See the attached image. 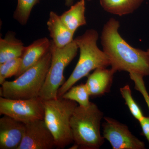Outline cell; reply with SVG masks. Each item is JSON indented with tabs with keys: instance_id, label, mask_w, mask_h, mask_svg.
<instances>
[{
	"instance_id": "obj_1",
	"label": "cell",
	"mask_w": 149,
	"mask_h": 149,
	"mask_svg": "<svg viewBox=\"0 0 149 149\" xmlns=\"http://www.w3.org/2000/svg\"><path fill=\"white\" fill-rule=\"evenodd\" d=\"M120 23L110 18L104 25L100 36L102 50L116 72L125 71L142 76L149 75V54L147 51L135 48L120 35Z\"/></svg>"
},
{
	"instance_id": "obj_2",
	"label": "cell",
	"mask_w": 149,
	"mask_h": 149,
	"mask_svg": "<svg viewBox=\"0 0 149 149\" xmlns=\"http://www.w3.org/2000/svg\"><path fill=\"white\" fill-rule=\"evenodd\" d=\"M99 37L97 30L89 29L74 39L80 50L79 60L69 78L58 89V97H61L77 81L88 75L92 70L110 66L107 56L97 45Z\"/></svg>"
},
{
	"instance_id": "obj_3",
	"label": "cell",
	"mask_w": 149,
	"mask_h": 149,
	"mask_svg": "<svg viewBox=\"0 0 149 149\" xmlns=\"http://www.w3.org/2000/svg\"><path fill=\"white\" fill-rule=\"evenodd\" d=\"M103 113L95 104L88 107L77 106L70 119L73 142L78 149H98L105 139L101 133Z\"/></svg>"
},
{
	"instance_id": "obj_4",
	"label": "cell",
	"mask_w": 149,
	"mask_h": 149,
	"mask_svg": "<svg viewBox=\"0 0 149 149\" xmlns=\"http://www.w3.org/2000/svg\"><path fill=\"white\" fill-rule=\"evenodd\" d=\"M50 50L36 64L13 81H6L0 96L6 98L26 100L39 97L50 65Z\"/></svg>"
},
{
	"instance_id": "obj_5",
	"label": "cell",
	"mask_w": 149,
	"mask_h": 149,
	"mask_svg": "<svg viewBox=\"0 0 149 149\" xmlns=\"http://www.w3.org/2000/svg\"><path fill=\"white\" fill-rule=\"evenodd\" d=\"M44 120L53 135L56 148L64 149L73 142L70 119L77 103L58 97L44 100Z\"/></svg>"
},
{
	"instance_id": "obj_6",
	"label": "cell",
	"mask_w": 149,
	"mask_h": 149,
	"mask_svg": "<svg viewBox=\"0 0 149 149\" xmlns=\"http://www.w3.org/2000/svg\"><path fill=\"white\" fill-rule=\"evenodd\" d=\"M78 50L74 40L61 48L56 47L52 41L50 65L39 95L43 100L57 98L58 89L65 82V69L77 55Z\"/></svg>"
},
{
	"instance_id": "obj_7",
	"label": "cell",
	"mask_w": 149,
	"mask_h": 149,
	"mask_svg": "<svg viewBox=\"0 0 149 149\" xmlns=\"http://www.w3.org/2000/svg\"><path fill=\"white\" fill-rule=\"evenodd\" d=\"M44 100L41 97L26 100L0 97V114L27 124L37 120H44Z\"/></svg>"
},
{
	"instance_id": "obj_8",
	"label": "cell",
	"mask_w": 149,
	"mask_h": 149,
	"mask_svg": "<svg viewBox=\"0 0 149 149\" xmlns=\"http://www.w3.org/2000/svg\"><path fill=\"white\" fill-rule=\"evenodd\" d=\"M102 136L113 149H145L143 141L133 135L128 126L109 117H104Z\"/></svg>"
},
{
	"instance_id": "obj_9",
	"label": "cell",
	"mask_w": 149,
	"mask_h": 149,
	"mask_svg": "<svg viewBox=\"0 0 149 149\" xmlns=\"http://www.w3.org/2000/svg\"><path fill=\"white\" fill-rule=\"evenodd\" d=\"M56 148L55 141L44 120L25 124L23 139L17 149Z\"/></svg>"
},
{
	"instance_id": "obj_10",
	"label": "cell",
	"mask_w": 149,
	"mask_h": 149,
	"mask_svg": "<svg viewBox=\"0 0 149 149\" xmlns=\"http://www.w3.org/2000/svg\"><path fill=\"white\" fill-rule=\"evenodd\" d=\"M24 130V123L4 115L0 118V149H17Z\"/></svg>"
},
{
	"instance_id": "obj_11",
	"label": "cell",
	"mask_w": 149,
	"mask_h": 149,
	"mask_svg": "<svg viewBox=\"0 0 149 149\" xmlns=\"http://www.w3.org/2000/svg\"><path fill=\"white\" fill-rule=\"evenodd\" d=\"M51 45L52 41L45 37L35 40L25 47L21 57V65L16 77H18L40 61L50 50Z\"/></svg>"
},
{
	"instance_id": "obj_12",
	"label": "cell",
	"mask_w": 149,
	"mask_h": 149,
	"mask_svg": "<svg viewBox=\"0 0 149 149\" xmlns=\"http://www.w3.org/2000/svg\"><path fill=\"white\" fill-rule=\"evenodd\" d=\"M115 73L111 68H100L94 70L85 83L91 96L100 97L109 92Z\"/></svg>"
},
{
	"instance_id": "obj_13",
	"label": "cell",
	"mask_w": 149,
	"mask_h": 149,
	"mask_svg": "<svg viewBox=\"0 0 149 149\" xmlns=\"http://www.w3.org/2000/svg\"><path fill=\"white\" fill-rule=\"evenodd\" d=\"M47 26L52 41L56 47H65L74 40V33L71 32L61 20L60 16L51 11L47 22Z\"/></svg>"
},
{
	"instance_id": "obj_14",
	"label": "cell",
	"mask_w": 149,
	"mask_h": 149,
	"mask_svg": "<svg viewBox=\"0 0 149 149\" xmlns=\"http://www.w3.org/2000/svg\"><path fill=\"white\" fill-rule=\"evenodd\" d=\"M25 48L15 33L9 31L4 38L0 39V64L12 59L21 57Z\"/></svg>"
},
{
	"instance_id": "obj_15",
	"label": "cell",
	"mask_w": 149,
	"mask_h": 149,
	"mask_svg": "<svg viewBox=\"0 0 149 149\" xmlns=\"http://www.w3.org/2000/svg\"><path fill=\"white\" fill-rule=\"evenodd\" d=\"M85 12V0H80L71 6L60 17L68 29L74 33L78 28L87 24Z\"/></svg>"
},
{
	"instance_id": "obj_16",
	"label": "cell",
	"mask_w": 149,
	"mask_h": 149,
	"mask_svg": "<svg viewBox=\"0 0 149 149\" xmlns=\"http://www.w3.org/2000/svg\"><path fill=\"white\" fill-rule=\"evenodd\" d=\"M146 0H100V4L107 12L122 16L133 13Z\"/></svg>"
},
{
	"instance_id": "obj_17",
	"label": "cell",
	"mask_w": 149,
	"mask_h": 149,
	"mask_svg": "<svg viewBox=\"0 0 149 149\" xmlns=\"http://www.w3.org/2000/svg\"><path fill=\"white\" fill-rule=\"evenodd\" d=\"M90 92L86 84H81L72 86L61 97L76 102L79 105L88 107L91 102L90 101Z\"/></svg>"
},
{
	"instance_id": "obj_18",
	"label": "cell",
	"mask_w": 149,
	"mask_h": 149,
	"mask_svg": "<svg viewBox=\"0 0 149 149\" xmlns=\"http://www.w3.org/2000/svg\"><path fill=\"white\" fill-rule=\"evenodd\" d=\"M39 0H17L16 8L13 13V18L22 25H25L32 8Z\"/></svg>"
},
{
	"instance_id": "obj_19",
	"label": "cell",
	"mask_w": 149,
	"mask_h": 149,
	"mask_svg": "<svg viewBox=\"0 0 149 149\" xmlns=\"http://www.w3.org/2000/svg\"><path fill=\"white\" fill-rule=\"evenodd\" d=\"M21 57L12 59L0 64V84L2 85L7 78L15 76L21 65Z\"/></svg>"
},
{
	"instance_id": "obj_20",
	"label": "cell",
	"mask_w": 149,
	"mask_h": 149,
	"mask_svg": "<svg viewBox=\"0 0 149 149\" xmlns=\"http://www.w3.org/2000/svg\"><path fill=\"white\" fill-rule=\"evenodd\" d=\"M120 92L125 104L128 106L130 113L133 117L139 121L144 116L140 107L133 99L132 92L129 85H126L120 88Z\"/></svg>"
},
{
	"instance_id": "obj_21",
	"label": "cell",
	"mask_w": 149,
	"mask_h": 149,
	"mask_svg": "<svg viewBox=\"0 0 149 149\" xmlns=\"http://www.w3.org/2000/svg\"><path fill=\"white\" fill-rule=\"evenodd\" d=\"M129 74L130 79L134 82V88L141 93L149 110V95L145 85L143 76L136 73H129Z\"/></svg>"
},
{
	"instance_id": "obj_22",
	"label": "cell",
	"mask_w": 149,
	"mask_h": 149,
	"mask_svg": "<svg viewBox=\"0 0 149 149\" xmlns=\"http://www.w3.org/2000/svg\"><path fill=\"white\" fill-rule=\"evenodd\" d=\"M144 136L149 143V116H145L139 121Z\"/></svg>"
},
{
	"instance_id": "obj_23",
	"label": "cell",
	"mask_w": 149,
	"mask_h": 149,
	"mask_svg": "<svg viewBox=\"0 0 149 149\" xmlns=\"http://www.w3.org/2000/svg\"><path fill=\"white\" fill-rule=\"evenodd\" d=\"M74 0H65V4L67 7H70L73 4Z\"/></svg>"
},
{
	"instance_id": "obj_24",
	"label": "cell",
	"mask_w": 149,
	"mask_h": 149,
	"mask_svg": "<svg viewBox=\"0 0 149 149\" xmlns=\"http://www.w3.org/2000/svg\"><path fill=\"white\" fill-rule=\"evenodd\" d=\"M147 52H148V53L149 54V48L148 49V50H147Z\"/></svg>"
},
{
	"instance_id": "obj_25",
	"label": "cell",
	"mask_w": 149,
	"mask_h": 149,
	"mask_svg": "<svg viewBox=\"0 0 149 149\" xmlns=\"http://www.w3.org/2000/svg\"><path fill=\"white\" fill-rule=\"evenodd\" d=\"M87 1H92V0H87Z\"/></svg>"
}]
</instances>
